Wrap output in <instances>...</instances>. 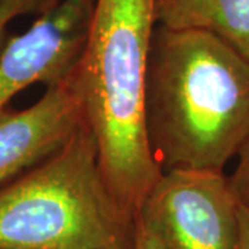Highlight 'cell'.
<instances>
[{
  "label": "cell",
  "instance_id": "6da1fadb",
  "mask_svg": "<svg viewBox=\"0 0 249 249\" xmlns=\"http://www.w3.org/2000/svg\"><path fill=\"white\" fill-rule=\"evenodd\" d=\"M144 127L160 172H223L249 139V61L209 29L155 25Z\"/></svg>",
  "mask_w": 249,
  "mask_h": 249
},
{
  "label": "cell",
  "instance_id": "8992f818",
  "mask_svg": "<svg viewBox=\"0 0 249 249\" xmlns=\"http://www.w3.org/2000/svg\"><path fill=\"white\" fill-rule=\"evenodd\" d=\"M83 122L73 72L32 106L0 109V188L55 152Z\"/></svg>",
  "mask_w": 249,
  "mask_h": 249
},
{
  "label": "cell",
  "instance_id": "52a82bcc",
  "mask_svg": "<svg viewBox=\"0 0 249 249\" xmlns=\"http://www.w3.org/2000/svg\"><path fill=\"white\" fill-rule=\"evenodd\" d=\"M206 29L249 61V0H213Z\"/></svg>",
  "mask_w": 249,
  "mask_h": 249
},
{
  "label": "cell",
  "instance_id": "277c9868",
  "mask_svg": "<svg viewBox=\"0 0 249 249\" xmlns=\"http://www.w3.org/2000/svg\"><path fill=\"white\" fill-rule=\"evenodd\" d=\"M238 208L224 172H162L137 219L163 249H237Z\"/></svg>",
  "mask_w": 249,
  "mask_h": 249
},
{
  "label": "cell",
  "instance_id": "3957f363",
  "mask_svg": "<svg viewBox=\"0 0 249 249\" xmlns=\"http://www.w3.org/2000/svg\"><path fill=\"white\" fill-rule=\"evenodd\" d=\"M136 222L108 184L85 121L0 188V249H132Z\"/></svg>",
  "mask_w": 249,
  "mask_h": 249
},
{
  "label": "cell",
  "instance_id": "30bf717a",
  "mask_svg": "<svg viewBox=\"0 0 249 249\" xmlns=\"http://www.w3.org/2000/svg\"><path fill=\"white\" fill-rule=\"evenodd\" d=\"M237 165L229 178L230 188L241 206L249 209V139L237 154Z\"/></svg>",
  "mask_w": 249,
  "mask_h": 249
},
{
  "label": "cell",
  "instance_id": "8fae6325",
  "mask_svg": "<svg viewBox=\"0 0 249 249\" xmlns=\"http://www.w3.org/2000/svg\"><path fill=\"white\" fill-rule=\"evenodd\" d=\"M132 249H163V247L158 238L137 219Z\"/></svg>",
  "mask_w": 249,
  "mask_h": 249
},
{
  "label": "cell",
  "instance_id": "5b68a950",
  "mask_svg": "<svg viewBox=\"0 0 249 249\" xmlns=\"http://www.w3.org/2000/svg\"><path fill=\"white\" fill-rule=\"evenodd\" d=\"M94 0H60L0 55V109L34 83L46 88L71 76L89 36Z\"/></svg>",
  "mask_w": 249,
  "mask_h": 249
},
{
  "label": "cell",
  "instance_id": "ba28073f",
  "mask_svg": "<svg viewBox=\"0 0 249 249\" xmlns=\"http://www.w3.org/2000/svg\"><path fill=\"white\" fill-rule=\"evenodd\" d=\"M213 0H152L155 25L170 29L205 28Z\"/></svg>",
  "mask_w": 249,
  "mask_h": 249
},
{
  "label": "cell",
  "instance_id": "9c48e42d",
  "mask_svg": "<svg viewBox=\"0 0 249 249\" xmlns=\"http://www.w3.org/2000/svg\"><path fill=\"white\" fill-rule=\"evenodd\" d=\"M60 0H0V55L11 39L10 24L13 19L27 14H42Z\"/></svg>",
  "mask_w": 249,
  "mask_h": 249
},
{
  "label": "cell",
  "instance_id": "7c38bea8",
  "mask_svg": "<svg viewBox=\"0 0 249 249\" xmlns=\"http://www.w3.org/2000/svg\"><path fill=\"white\" fill-rule=\"evenodd\" d=\"M237 249H249V209L245 206L238 208V238Z\"/></svg>",
  "mask_w": 249,
  "mask_h": 249
},
{
  "label": "cell",
  "instance_id": "7a4b0ae2",
  "mask_svg": "<svg viewBox=\"0 0 249 249\" xmlns=\"http://www.w3.org/2000/svg\"><path fill=\"white\" fill-rule=\"evenodd\" d=\"M152 0H94L90 31L73 71L83 121L97 144L108 184L137 216L162 172L144 127Z\"/></svg>",
  "mask_w": 249,
  "mask_h": 249
}]
</instances>
